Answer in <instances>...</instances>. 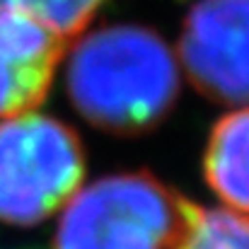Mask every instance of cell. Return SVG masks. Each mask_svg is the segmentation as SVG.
I'll return each instance as SVG.
<instances>
[{"mask_svg":"<svg viewBox=\"0 0 249 249\" xmlns=\"http://www.w3.org/2000/svg\"><path fill=\"white\" fill-rule=\"evenodd\" d=\"M85 155L61 121L27 111L0 121V220L36 225L80 191Z\"/></svg>","mask_w":249,"mask_h":249,"instance_id":"3","label":"cell"},{"mask_svg":"<svg viewBox=\"0 0 249 249\" xmlns=\"http://www.w3.org/2000/svg\"><path fill=\"white\" fill-rule=\"evenodd\" d=\"M63 49L66 39L39 19L0 7V119L41 104Z\"/></svg>","mask_w":249,"mask_h":249,"instance_id":"5","label":"cell"},{"mask_svg":"<svg viewBox=\"0 0 249 249\" xmlns=\"http://www.w3.org/2000/svg\"><path fill=\"white\" fill-rule=\"evenodd\" d=\"M179 53L206 97L249 102V0H198L186 15Z\"/></svg>","mask_w":249,"mask_h":249,"instance_id":"4","label":"cell"},{"mask_svg":"<svg viewBox=\"0 0 249 249\" xmlns=\"http://www.w3.org/2000/svg\"><path fill=\"white\" fill-rule=\"evenodd\" d=\"M181 196L150 174H111L80 189L56 228L53 249H172Z\"/></svg>","mask_w":249,"mask_h":249,"instance_id":"2","label":"cell"},{"mask_svg":"<svg viewBox=\"0 0 249 249\" xmlns=\"http://www.w3.org/2000/svg\"><path fill=\"white\" fill-rule=\"evenodd\" d=\"M179 89V68L167 44L136 24L87 34L68 61L75 109L104 131L136 133L158 124Z\"/></svg>","mask_w":249,"mask_h":249,"instance_id":"1","label":"cell"},{"mask_svg":"<svg viewBox=\"0 0 249 249\" xmlns=\"http://www.w3.org/2000/svg\"><path fill=\"white\" fill-rule=\"evenodd\" d=\"M104 0H0V7L19 10L63 39L78 34Z\"/></svg>","mask_w":249,"mask_h":249,"instance_id":"8","label":"cell"},{"mask_svg":"<svg viewBox=\"0 0 249 249\" xmlns=\"http://www.w3.org/2000/svg\"><path fill=\"white\" fill-rule=\"evenodd\" d=\"M206 179L220 201L235 211L249 213V107L223 116L208 141Z\"/></svg>","mask_w":249,"mask_h":249,"instance_id":"6","label":"cell"},{"mask_svg":"<svg viewBox=\"0 0 249 249\" xmlns=\"http://www.w3.org/2000/svg\"><path fill=\"white\" fill-rule=\"evenodd\" d=\"M172 249H249V215L181 198V225Z\"/></svg>","mask_w":249,"mask_h":249,"instance_id":"7","label":"cell"}]
</instances>
